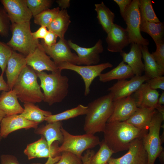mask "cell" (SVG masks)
Listing matches in <instances>:
<instances>
[{
	"mask_svg": "<svg viewBox=\"0 0 164 164\" xmlns=\"http://www.w3.org/2000/svg\"><path fill=\"white\" fill-rule=\"evenodd\" d=\"M148 130L135 127L125 121L107 122L103 139L114 152L128 149L131 142L137 138H142Z\"/></svg>",
	"mask_w": 164,
	"mask_h": 164,
	"instance_id": "obj_1",
	"label": "cell"
},
{
	"mask_svg": "<svg viewBox=\"0 0 164 164\" xmlns=\"http://www.w3.org/2000/svg\"><path fill=\"white\" fill-rule=\"evenodd\" d=\"M85 118L84 129L86 133L94 135L103 132L113 109L112 96L110 93L89 103Z\"/></svg>",
	"mask_w": 164,
	"mask_h": 164,
	"instance_id": "obj_2",
	"label": "cell"
},
{
	"mask_svg": "<svg viewBox=\"0 0 164 164\" xmlns=\"http://www.w3.org/2000/svg\"><path fill=\"white\" fill-rule=\"evenodd\" d=\"M61 71L59 69L50 73L36 72L43 92V101L49 106L62 102L68 94L69 79L62 75Z\"/></svg>",
	"mask_w": 164,
	"mask_h": 164,
	"instance_id": "obj_3",
	"label": "cell"
},
{
	"mask_svg": "<svg viewBox=\"0 0 164 164\" xmlns=\"http://www.w3.org/2000/svg\"><path fill=\"white\" fill-rule=\"evenodd\" d=\"M37 77L36 72L27 65L21 72L12 89L22 102L35 104L43 101V93L38 83Z\"/></svg>",
	"mask_w": 164,
	"mask_h": 164,
	"instance_id": "obj_4",
	"label": "cell"
},
{
	"mask_svg": "<svg viewBox=\"0 0 164 164\" xmlns=\"http://www.w3.org/2000/svg\"><path fill=\"white\" fill-rule=\"evenodd\" d=\"M12 36L7 44L14 50L26 56L32 53L40 44L39 39H34L31 31L30 21L11 24Z\"/></svg>",
	"mask_w": 164,
	"mask_h": 164,
	"instance_id": "obj_5",
	"label": "cell"
},
{
	"mask_svg": "<svg viewBox=\"0 0 164 164\" xmlns=\"http://www.w3.org/2000/svg\"><path fill=\"white\" fill-rule=\"evenodd\" d=\"M61 131L63 136V141L58 151L70 152L81 159L83 153L85 150L94 148L99 144L98 137L86 133L83 135H74L70 133L62 127Z\"/></svg>",
	"mask_w": 164,
	"mask_h": 164,
	"instance_id": "obj_6",
	"label": "cell"
},
{
	"mask_svg": "<svg viewBox=\"0 0 164 164\" xmlns=\"http://www.w3.org/2000/svg\"><path fill=\"white\" fill-rule=\"evenodd\" d=\"M164 119V117L156 110L152 117L148 132L142 138L143 145L148 154V164H154L163 150L160 132Z\"/></svg>",
	"mask_w": 164,
	"mask_h": 164,
	"instance_id": "obj_7",
	"label": "cell"
},
{
	"mask_svg": "<svg viewBox=\"0 0 164 164\" xmlns=\"http://www.w3.org/2000/svg\"><path fill=\"white\" fill-rule=\"evenodd\" d=\"M125 21L127 25L126 29L128 34L130 43L148 46L149 41L142 36L140 30L141 17L139 0H132L127 7L125 11Z\"/></svg>",
	"mask_w": 164,
	"mask_h": 164,
	"instance_id": "obj_8",
	"label": "cell"
},
{
	"mask_svg": "<svg viewBox=\"0 0 164 164\" xmlns=\"http://www.w3.org/2000/svg\"><path fill=\"white\" fill-rule=\"evenodd\" d=\"M113 65L109 62L91 65L81 66L68 62H63L57 66L61 70H68L74 71L82 77L85 85L84 95L87 96L90 93V87L94 80L99 77L105 69L111 68Z\"/></svg>",
	"mask_w": 164,
	"mask_h": 164,
	"instance_id": "obj_9",
	"label": "cell"
},
{
	"mask_svg": "<svg viewBox=\"0 0 164 164\" xmlns=\"http://www.w3.org/2000/svg\"><path fill=\"white\" fill-rule=\"evenodd\" d=\"M59 143L54 142L49 146L44 137L42 136L37 141L29 144L24 152L29 160L36 158H48V160L57 162L60 159L61 154L58 150Z\"/></svg>",
	"mask_w": 164,
	"mask_h": 164,
	"instance_id": "obj_10",
	"label": "cell"
},
{
	"mask_svg": "<svg viewBox=\"0 0 164 164\" xmlns=\"http://www.w3.org/2000/svg\"><path fill=\"white\" fill-rule=\"evenodd\" d=\"M44 51L52 58L57 67L63 62L77 65V56L73 53L65 39H60L57 43L50 46L45 45L42 41L40 43Z\"/></svg>",
	"mask_w": 164,
	"mask_h": 164,
	"instance_id": "obj_11",
	"label": "cell"
},
{
	"mask_svg": "<svg viewBox=\"0 0 164 164\" xmlns=\"http://www.w3.org/2000/svg\"><path fill=\"white\" fill-rule=\"evenodd\" d=\"M149 79L145 75H135L131 79L118 80L108 90L112 96L113 101L131 96Z\"/></svg>",
	"mask_w": 164,
	"mask_h": 164,
	"instance_id": "obj_12",
	"label": "cell"
},
{
	"mask_svg": "<svg viewBox=\"0 0 164 164\" xmlns=\"http://www.w3.org/2000/svg\"><path fill=\"white\" fill-rule=\"evenodd\" d=\"M70 48L77 53V65H97L100 61V54L103 51L102 40L99 39L95 45L91 47H81L73 43L71 40L67 41Z\"/></svg>",
	"mask_w": 164,
	"mask_h": 164,
	"instance_id": "obj_13",
	"label": "cell"
},
{
	"mask_svg": "<svg viewBox=\"0 0 164 164\" xmlns=\"http://www.w3.org/2000/svg\"><path fill=\"white\" fill-rule=\"evenodd\" d=\"M114 164H148V156L143 145L142 138H137L131 143L128 151L122 156L111 158Z\"/></svg>",
	"mask_w": 164,
	"mask_h": 164,
	"instance_id": "obj_14",
	"label": "cell"
},
{
	"mask_svg": "<svg viewBox=\"0 0 164 164\" xmlns=\"http://www.w3.org/2000/svg\"><path fill=\"white\" fill-rule=\"evenodd\" d=\"M11 24L30 21L32 15L25 0H1Z\"/></svg>",
	"mask_w": 164,
	"mask_h": 164,
	"instance_id": "obj_15",
	"label": "cell"
},
{
	"mask_svg": "<svg viewBox=\"0 0 164 164\" xmlns=\"http://www.w3.org/2000/svg\"><path fill=\"white\" fill-rule=\"evenodd\" d=\"M39 123L27 120L20 114L5 116L0 124V134L2 138H5L12 132L22 129H35Z\"/></svg>",
	"mask_w": 164,
	"mask_h": 164,
	"instance_id": "obj_16",
	"label": "cell"
},
{
	"mask_svg": "<svg viewBox=\"0 0 164 164\" xmlns=\"http://www.w3.org/2000/svg\"><path fill=\"white\" fill-rule=\"evenodd\" d=\"M50 58L40 43L32 53L26 56L27 65L36 72L45 70L51 72L56 71L59 69Z\"/></svg>",
	"mask_w": 164,
	"mask_h": 164,
	"instance_id": "obj_17",
	"label": "cell"
},
{
	"mask_svg": "<svg viewBox=\"0 0 164 164\" xmlns=\"http://www.w3.org/2000/svg\"><path fill=\"white\" fill-rule=\"evenodd\" d=\"M113 112L107 122L126 121L138 108L131 95L113 101Z\"/></svg>",
	"mask_w": 164,
	"mask_h": 164,
	"instance_id": "obj_18",
	"label": "cell"
},
{
	"mask_svg": "<svg viewBox=\"0 0 164 164\" xmlns=\"http://www.w3.org/2000/svg\"><path fill=\"white\" fill-rule=\"evenodd\" d=\"M106 41L108 50L111 52L120 53L130 43L126 29L114 23L107 33Z\"/></svg>",
	"mask_w": 164,
	"mask_h": 164,
	"instance_id": "obj_19",
	"label": "cell"
},
{
	"mask_svg": "<svg viewBox=\"0 0 164 164\" xmlns=\"http://www.w3.org/2000/svg\"><path fill=\"white\" fill-rule=\"evenodd\" d=\"M26 66V56L13 51L7 62L5 70L9 91L12 89L20 73Z\"/></svg>",
	"mask_w": 164,
	"mask_h": 164,
	"instance_id": "obj_20",
	"label": "cell"
},
{
	"mask_svg": "<svg viewBox=\"0 0 164 164\" xmlns=\"http://www.w3.org/2000/svg\"><path fill=\"white\" fill-rule=\"evenodd\" d=\"M159 95L157 90L151 89L145 83L143 84L131 96L138 108L155 109Z\"/></svg>",
	"mask_w": 164,
	"mask_h": 164,
	"instance_id": "obj_21",
	"label": "cell"
},
{
	"mask_svg": "<svg viewBox=\"0 0 164 164\" xmlns=\"http://www.w3.org/2000/svg\"><path fill=\"white\" fill-rule=\"evenodd\" d=\"M142 46L139 44L132 43L130 51L128 53L123 50L120 52L123 61L127 63L134 75L136 76H142L144 71V64L142 59Z\"/></svg>",
	"mask_w": 164,
	"mask_h": 164,
	"instance_id": "obj_22",
	"label": "cell"
},
{
	"mask_svg": "<svg viewBox=\"0 0 164 164\" xmlns=\"http://www.w3.org/2000/svg\"><path fill=\"white\" fill-rule=\"evenodd\" d=\"M45 125H42L35 129L34 133L43 136L48 145L50 146L55 141L61 144L63 136L61 131L63 123L61 121L47 123Z\"/></svg>",
	"mask_w": 164,
	"mask_h": 164,
	"instance_id": "obj_23",
	"label": "cell"
},
{
	"mask_svg": "<svg viewBox=\"0 0 164 164\" xmlns=\"http://www.w3.org/2000/svg\"><path fill=\"white\" fill-rule=\"evenodd\" d=\"M15 91H2L0 96V110L6 116L21 114L24 108L20 104Z\"/></svg>",
	"mask_w": 164,
	"mask_h": 164,
	"instance_id": "obj_24",
	"label": "cell"
},
{
	"mask_svg": "<svg viewBox=\"0 0 164 164\" xmlns=\"http://www.w3.org/2000/svg\"><path fill=\"white\" fill-rule=\"evenodd\" d=\"M155 109L138 108L137 110L125 121L138 128L148 130Z\"/></svg>",
	"mask_w": 164,
	"mask_h": 164,
	"instance_id": "obj_25",
	"label": "cell"
},
{
	"mask_svg": "<svg viewBox=\"0 0 164 164\" xmlns=\"http://www.w3.org/2000/svg\"><path fill=\"white\" fill-rule=\"evenodd\" d=\"M135 76L132 69L123 61L116 67L99 76V80L103 83L117 80H118L131 78Z\"/></svg>",
	"mask_w": 164,
	"mask_h": 164,
	"instance_id": "obj_26",
	"label": "cell"
},
{
	"mask_svg": "<svg viewBox=\"0 0 164 164\" xmlns=\"http://www.w3.org/2000/svg\"><path fill=\"white\" fill-rule=\"evenodd\" d=\"M71 22L70 16L66 9H61L56 16L47 27L48 30L60 39H64V35Z\"/></svg>",
	"mask_w": 164,
	"mask_h": 164,
	"instance_id": "obj_27",
	"label": "cell"
},
{
	"mask_svg": "<svg viewBox=\"0 0 164 164\" xmlns=\"http://www.w3.org/2000/svg\"><path fill=\"white\" fill-rule=\"evenodd\" d=\"M142 53L144 61L145 75L149 78L163 76L164 70L159 65L149 50L147 46H142Z\"/></svg>",
	"mask_w": 164,
	"mask_h": 164,
	"instance_id": "obj_28",
	"label": "cell"
},
{
	"mask_svg": "<svg viewBox=\"0 0 164 164\" xmlns=\"http://www.w3.org/2000/svg\"><path fill=\"white\" fill-rule=\"evenodd\" d=\"M23 106V111L20 115L27 120L39 124L45 121L47 117L52 114L50 111L41 109L33 103H25Z\"/></svg>",
	"mask_w": 164,
	"mask_h": 164,
	"instance_id": "obj_29",
	"label": "cell"
},
{
	"mask_svg": "<svg viewBox=\"0 0 164 164\" xmlns=\"http://www.w3.org/2000/svg\"><path fill=\"white\" fill-rule=\"evenodd\" d=\"M95 7L99 24L107 34L114 24V14L102 2L95 4Z\"/></svg>",
	"mask_w": 164,
	"mask_h": 164,
	"instance_id": "obj_30",
	"label": "cell"
},
{
	"mask_svg": "<svg viewBox=\"0 0 164 164\" xmlns=\"http://www.w3.org/2000/svg\"><path fill=\"white\" fill-rule=\"evenodd\" d=\"M140 31L149 35L155 44L164 41V25L163 22H150L141 19Z\"/></svg>",
	"mask_w": 164,
	"mask_h": 164,
	"instance_id": "obj_31",
	"label": "cell"
},
{
	"mask_svg": "<svg viewBox=\"0 0 164 164\" xmlns=\"http://www.w3.org/2000/svg\"><path fill=\"white\" fill-rule=\"evenodd\" d=\"M87 106L79 104L77 107L59 113L51 114L47 117L45 120L47 123L61 121L73 118L80 115H85Z\"/></svg>",
	"mask_w": 164,
	"mask_h": 164,
	"instance_id": "obj_32",
	"label": "cell"
},
{
	"mask_svg": "<svg viewBox=\"0 0 164 164\" xmlns=\"http://www.w3.org/2000/svg\"><path fill=\"white\" fill-rule=\"evenodd\" d=\"M139 8L141 19L150 22H160L157 16L151 0H139Z\"/></svg>",
	"mask_w": 164,
	"mask_h": 164,
	"instance_id": "obj_33",
	"label": "cell"
},
{
	"mask_svg": "<svg viewBox=\"0 0 164 164\" xmlns=\"http://www.w3.org/2000/svg\"><path fill=\"white\" fill-rule=\"evenodd\" d=\"M98 151L92 156L90 164H106L114 152L111 150L103 140L99 144Z\"/></svg>",
	"mask_w": 164,
	"mask_h": 164,
	"instance_id": "obj_34",
	"label": "cell"
},
{
	"mask_svg": "<svg viewBox=\"0 0 164 164\" xmlns=\"http://www.w3.org/2000/svg\"><path fill=\"white\" fill-rule=\"evenodd\" d=\"M60 10L59 7L48 9L34 17L35 24L47 27L56 16Z\"/></svg>",
	"mask_w": 164,
	"mask_h": 164,
	"instance_id": "obj_35",
	"label": "cell"
},
{
	"mask_svg": "<svg viewBox=\"0 0 164 164\" xmlns=\"http://www.w3.org/2000/svg\"><path fill=\"white\" fill-rule=\"evenodd\" d=\"M25 1L33 17L49 9L53 2L51 0H25Z\"/></svg>",
	"mask_w": 164,
	"mask_h": 164,
	"instance_id": "obj_36",
	"label": "cell"
},
{
	"mask_svg": "<svg viewBox=\"0 0 164 164\" xmlns=\"http://www.w3.org/2000/svg\"><path fill=\"white\" fill-rule=\"evenodd\" d=\"M13 50L7 43L0 41V68L2 74L5 71L7 62Z\"/></svg>",
	"mask_w": 164,
	"mask_h": 164,
	"instance_id": "obj_37",
	"label": "cell"
},
{
	"mask_svg": "<svg viewBox=\"0 0 164 164\" xmlns=\"http://www.w3.org/2000/svg\"><path fill=\"white\" fill-rule=\"evenodd\" d=\"M10 22L4 8L0 7V35L2 36L6 37L9 35Z\"/></svg>",
	"mask_w": 164,
	"mask_h": 164,
	"instance_id": "obj_38",
	"label": "cell"
},
{
	"mask_svg": "<svg viewBox=\"0 0 164 164\" xmlns=\"http://www.w3.org/2000/svg\"><path fill=\"white\" fill-rule=\"evenodd\" d=\"M54 164H83L81 159L68 152L61 153L59 160Z\"/></svg>",
	"mask_w": 164,
	"mask_h": 164,
	"instance_id": "obj_39",
	"label": "cell"
},
{
	"mask_svg": "<svg viewBox=\"0 0 164 164\" xmlns=\"http://www.w3.org/2000/svg\"><path fill=\"white\" fill-rule=\"evenodd\" d=\"M155 44L156 50L151 54L159 65L164 70V41Z\"/></svg>",
	"mask_w": 164,
	"mask_h": 164,
	"instance_id": "obj_40",
	"label": "cell"
},
{
	"mask_svg": "<svg viewBox=\"0 0 164 164\" xmlns=\"http://www.w3.org/2000/svg\"><path fill=\"white\" fill-rule=\"evenodd\" d=\"M145 82L152 89L164 90V77L163 76L149 78Z\"/></svg>",
	"mask_w": 164,
	"mask_h": 164,
	"instance_id": "obj_41",
	"label": "cell"
},
{
	"mask_svg": "<svg viewBox=\"0 0 164 164\" xmlns=\"http://www.w3.org/2000/svg\"><path fill=\"white\" fill-rule=\"evenodd\" d=\"M1 164H20L17 158L14 155L3 154L1 156ZM32 164H42L39 163Z\"/></svg>",
	"mask_w": 164,
	"mask_h": 164,
	"instance_id": "obj_42",
	"label": "cell"
},
{
	"mask_svg": "<svg viewBox=\"0 0 164 164\" xmlns=\"http://www.w3.org/2000/svg\"><path fill=\"white\" fill-rule=\"evenodd\" d=\"M58 36L53 32L49 31L42 41L46 46H51L56 43Z\"/></svg>",
	"mask_w": 164,
	"mask_h": 164,
	"instance_id": "obj_43",
	"label": "cell"
},
{
	"mask_svg": "<svg viewBox=\"0 0 164 164\" xmlns=\"http://www.w3.org/2000/svg\"><path fill=\"white\" fill-rule=\"evenodd\" d=\"M118 5L120 9V14L122 18L125 21V13L127 7L132 2L131 0H114Z\"/></svg>",
	"mask_w": 164,
	"mask_h": 164,
	"instance_id": "obj_44",
	"label": "cell"
},
{
	"mask_svg": "<svg viewBox=\"0 0 164 164\" xmlns=\"http://www.w3.org/2000/svg\"><path fill=\"white\" fill-rule=\"evenodd\" d=\"M48 32L46 27L42 26L36 31L32 32L33 38L36 39H43Z\"/></svg>",
	"mask_w": 164,
	"mask_h": 164,
	"instance_id": "obj_45",
	"label": "cell"
},
{
	"mask_svg": "<svg viewBox=\"0 0 164 164\" xmlns=\"http://www.w3.org/2000/svg\"><path fill=\"white\" fill-rule=\"evenodd\" d=\"M94 153L95 152L93 150H87L85 153L84 155L82 156L81 158L83 164H90L91 159Z\"/></svg>",
	"mask_w": 164,
	"mask_h": 164,
	"instance_id": "obj_46",
	"label": "cell"
},
{
	"mask_svg": "<svg viewBox=\"0 0 164 164\" xmlns=\"http://www.w3.org/2000/svg\"><path fill=\"white\" fill-rule=\"evenodd\" d=\"M3 75L2 74L0 75V91H9L8 85L3 78Z\"/></svg>",
	"mask_w": 164,
	"mask_h": 164,
	"instance_id": "obj_47",
	"label": "cell"
},
{
	"mask_svg": "<svg viewBox=\"0 0 164 164\" xmlns=\"http://www.w3.org/2000/svg\"><path fill=\"white\" fill-rule=\"evenodd\" d=\"M56 2L59 6L61 8V9H65L70 6V1L69 0H58Z\"/></svg>",
	"mask_w": 164,
	"mask_h": 164,
	"instance_id": "obj_48",
	"label": "cell"
},
{
	"mask_svg": "<svg viewBox=\"0 0 164 164\" xmlns=\"http://www.w3.org/2000/svg\"><path fill=\"white\" fill-rule=\"evenodd\" d=\"M155 109L164 117V107L162 105L158 104Z\"/></svg>",
	"mask_w": 164,
	"mask_h": 164,
	"instance_id": "obj_49",
	"label": "cell"
},
{
	"mask_svg": "<svg viewBox=\"0 0 164 164\" xmlns=\"http://www.w3.org/2000/svg\"><path fill=\"white\" fill-rule=\"evenodd\" d=\"M158 104L160 105L164 104V92L162 91L158 100Z\"/></svg>",
	"mask_w": 164,
	"mask_h": 164,
	"instance_id": "obj_50",
	"label": "cell"
},
{
	"mask_svg": "<svg viewBox=\"0 0 164 164\" xmlns=\"http://www.w3.org/2000/svg\"><path fill=\"white\" fill-rule=\"evenodd\" d=\"M159 157L160 160L162 164L164 162V150H163L160 153L158 157Z\"/></svg>",
	"mask_w": 164,
	"mask_h": 164,
	"instance_id": "obj_51",
	"label": "cell"
},
{
	"mask_svg": "<svg viewBox=\"0 0 164 164\" xmlns=\"http://www.w3.org/2000/svg\"><path fill=\"white\" fill-rule=\"evenodd\" d=\"M6 116L5 113L2 110H0V123L2 119Z\"/></svg>",
	"mask_w": 164,
	"mask_h": 164,
	"instance_id": "obj_52",
	"label": "cell"
},
{
	"mask_svg": "<svg viewBox=\"0 0 164 164\" xmlns=\"http://www.w3.org/2000/svg\"><path fill=\"white\" fill-rule=\"evenodd\" d=\"M106 164H114L112 161L109 160L108 161Z\"/></svg>",
	"mask_w": 164,
	"mask_h": 164,
	"instance_id": "obj_53",
	"label": "cell"
},
{
	"mask_svg": "<svg viewBox=\"0 0 164 164\" xmlns=\"http://www.w3.org/2000/svg\"><path fill=\"white\" fill-rule=\"evenodd\" d=\"M2 139V138L1 136V135H0V142L1 141Z\"/></svg>",
	"mask_w": 164,
	"mask_h": 164,
	"instance_id": "obj_54",
	"label": "cell"
}]
</instances>
